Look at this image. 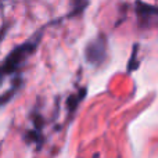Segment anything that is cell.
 <instances>
[{
    "instance_id": "6da1fadb",
    "label": "cell",
    "mask_w": 158,
    "mask_h": 158,
    "mask_svg": "<svg viewBox=\"0 0 158 158\" xmlns=\"http://www.w3.org/2000/svg\"><path fill=\"white\" fill-rule=\"evenodd\" d=\"M35 49H36V42H27V43L15 47L6 57L4 63L0 65V81H3L7 75L15 72L22 65V63L35 52Z\"/></svg>"
},
{
    "instance_id": "7a4b0ae2",
    "label": "cell",
    "mask_w": 158,
    "mask_h": 158,
    "mask_svg": "<svg viewBox=\"0 0 158 158\" xmlns=\"http://www.w3.org/2000/svg\"><path fill=\"white\" fill-rule=\"evenodd\" d=\"M86 60L93 65H100L106 60L107 54V40L103 36H98L97 39L92 40L86 47Z\"/></svg>"
},
{
    "instance_id": "3957f363",
    "label": "cell",
    "mask_w": 158,
    "mask_h": 158,
    "mask_svg": "<svg viewBox=\"0 0 158 158\" xmlns=\"http://www.w3.org/2000/svg\"><path fill=\"white\" fill-rule=\"evenodd\" d=\"M136 13L142 25H150L154 18H158V7L146 4L143 2L136 3Z\"/></svg>"
},
{
    "instance_id": "277c9868",
    "label": "cell",
    "mask_w": 158,
    "mask_h": 158,
    "mask_svg": "<svg viewBox=\"0 0 158 158\" xmlns=\"http://www.w3.org/2000/svg\"><path fill=\"white\" fill-rule=\"evenodd\" d=\"M87 0H72V7H74V11L71 13V15H75V14H79L83 11V8L86 7Z\"/></svg>"
},
{
    "instance_id": "5b68a950",
    "label": "cell",
    "mask_w": 158,
    "mask_h": 158,
    "mask_svg": "<svg viewBox=\"0 0 158 158\" xmlns=\"http://www.w3.org/2000/svg\"><path fill=\"white\" fill-rule=\"evenodd\" d=\"M15 89H17V86L13 87V89H10V90H7V92L3 93V94H0V108H2L4 104H7L8 101L13 98L14 93H15Z\"/></svg>"
}]
</instances>
